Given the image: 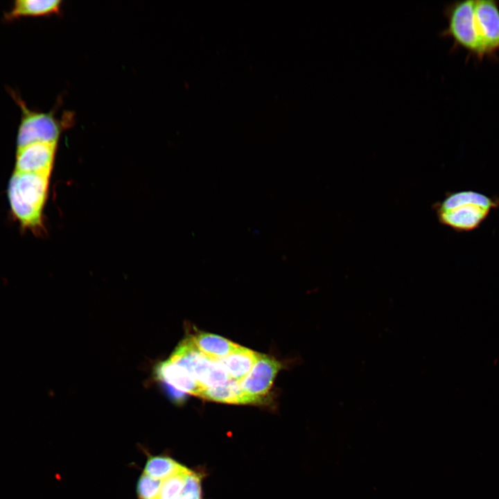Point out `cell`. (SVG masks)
I'll list each match as a JSON object with an SVG mask.
<instances>
[{"label": "cell", "mask_w": 499, "mask_h": 499, "mask_svg": "<svg viewBox=\"0 0 499 499\" xmlns=\"http://www.w3.org/2000/svg\"><path fill=\"white\" fill-rule=\"evenodd\" d=\"M185 466L168 456H150L146 461L143 473L163 481L182 471Z\"/></svg>", "instance_id": "15"}, {"label": "cell", "mask_w": 499, "mask_h": 499, "mask_svg": "<svg viewBox=\"0 0 499 499\" xmlns=\"http://www.w3.org/2000/svg\"><path fill=\"white\" fill-rule=\"evenodd\" d=\"M62 1L60 0H17L3 17L12 21L22 17H38L59 12Z\"/></svg>", "instance_id": "11"}, {"label": "cell", "mask_w": 499, "mask_h": 499, "mask_svg": "<svg viewBox=\"0 0 499 499\" xmlns=\"http://www.w3.org/2000/svg\"><path fill=\"white\" fill-rule=\"evenodd\" d=\"M156 377L168 387L184 394L199 396L204 389L187 370L170 359L160 362L155 369Z\"/></svg>", "instance_id": "10"}, {"label": "cell", "mask_w": 499, "mask_h": 499, "mask_svg": "<svg viewBox=\"0 0 499 499\" xmlns=\"http://www.w3.org/2000/svg\"><path fill=\"white\" fill-rule=\"evenodd\" d=\"M199 397L223 403L251 404L240 383L231 379L222 385L202 389Z\"/></svg>", "instance_id": "14"}, {"label": "cell", "mask_w": 499, "mask_h": 499, "mask_svg": "<svg viewBox=\"0 0 499 499\" xmlns=\"http://www.w3.org/2000/svg\"><path fill=\"white\" fill-rule=\"evenodd\" d=\"M498 209V196L474 190L449 191L432 205L439 222L457 233L477 230Z\"/></svg>", "instance_id": "1"}, {"label": "cell", "mask_w": 499, "mask_h": 499, "mask_svg": "<svg viewBox=\"0 0 499 499\" xmlns=\"http://www.w3.org/2000/svg\"><path fill=\"white\" fill-rule=\"evenodd\" d=\"M474 7L473 0L447 4L443 11L447 26L439 35L453 41L450 51L461 49L466 51L469 55L482 60L484 58L477 30Z\"/></svg>", "instance_id": "3"}, {"label": "cell", "mask_w": 499, "mask_h": 499, "mask_svg": "<svg viewBox=\"0 0 499 499\" xmlns=\"http://www.w3.org/2000/svg\"><path fill=\"white\" fill-rule=\"evenodd\" d=\"M190 339L200 352L217 360L228 356L239 346L225 338L207 333H198Z\"/></svg>", "instance_id": "13"}, {"label": "cell", "mask_w": 499, "mask_h": 499, "mask_svg": "<svg viewBox=\"0 0 499 499\" xmlns=\"http://www.w3.org/2000/svg\"><path fill=\"white\" fill-rule=\"evenodd\" d=\"M57 142H35L17 148L15 171L50 173Z\"/></svg>", "instance_id": "8"}, {"label": "cell", "mask_w": 499, "mask_h": 499, "mask_svg": "<svg viewBox=\"0 0 499 499\" xmlns=\"http://www.w3.org/2000/svg\"><path fill=\"white\" fill-rule=\"evenodd\" d=\"M50 173L14 171L8 196L14 216L25 229H36L42 223Z\"/></svg>", "instance_id": "2"}, {"label": "cell", "mask_w": 499, "mask_h": 499, "mask_svg": "<svg viewBox=\"0 0 499 499\" xmlns=\"http://www.w3.org/2000/svg\"><path fill=\"white\" fill-rule=\"evenodd\" d=\"M161 484V481L154 479L143 473L137 485V493L139 499H159Z\"/></svg>", "instance_id": "16"}, {"label": "cell", "mask_w": 499, "mask_h": 499, "mask_svg": "<svg viewBox=\"0 0 499 499\" xmlns=\"http://www.w3.org/2000/svg\"><path fill=\"white\" fill-rule=\"evenodd\" d=\"M10 94L21 110L17 148L35 142H58L62 126L53 113L30 110L15 91L10 89Z\"/></svg>", "instance_id": "5"}, {"label": "cell", "mask_w": 499, "mask_h": 499, "mask_svg": "<svg viewBox=\"0 0 499 499\" xmlns=\"http://www.w3.org/2000/svg\"><path fill=\"white\" fill-rule=\"evenodd\" d=\"M159 499H202V477L186 466L161 481Z\"/></svg>", "instance_id": "9"}, {"label": "cell", "mask_w": 499, "mask_h": 499, "mask_svg": "<svg viewBox=\"0 0 499 499\" xmlns=\"http://www.w3.org/2000/svg\"><path fill=\"white\" fill-rule=\"evenodd\" d=\"M281 364L266 355L259 354L249 374L240 382V387L251 404L260 403L270 391Z\"/></svg>", "instance_id": "7"}, {"label": "cell", "mask_w": 499, "mask_h": 499, "mask_svg": "<svg viewBox=\"0 0 499 499\" xmlns=\"http://www.w3.org/2000/svg\"><path fill=\"white\" fill-rule=\"evenodd\" d=\"M259 353L238 346L234 351L219 359L231 380L240 382L249 374Z\"/></svg>", "instance_id": "12"}, {"label": "cell", "mask_w": 499, "mask_h": 499, "mask_svg": "<svg viewBox=\"0 0 499 499\" xmlns=\"http://www.w3.org/2000/svg\"><path fill=\"white\" fill-rule=\"evenodd\" d=\"M475 19L484 58L499 52V6L496 1H475Z\"/></svg>", "instance_id": "6"}, {"label": "cell", "mask_w": 499, "mask_h": 499, "mask_svg": "<svg viewBox=\"0 0 499 499\" xmlns=\"http://www.w3.org/2000/svg\"><path fill=\"white\" fill-rule=\"evenodd\" d=\"M169 359L185 368L203 389L218 386L231 380L220 361L200 352L190 338L177 346Z\"/></svg>", "instance_id": "4"}]
</instances>
